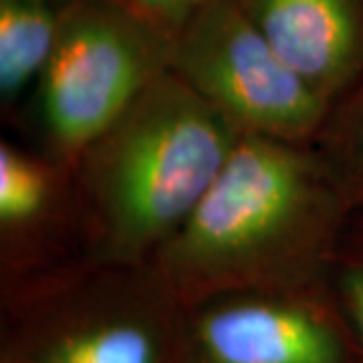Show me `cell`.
Returning <instances> with one entry per match:
<instances>
[{
  "instance_id": "obj_1",
  "label": "cell",
  "mask_w": 363,
  "mask_h": 363,
  "mask_svg": "<svg viewBox=\"0 0 363 363\" xmlns=\"http://www.w3.org/2000/svg\"><path fill=\"white\" fill-rule=\"evenodd\" d=\"M353 208L315 143L245 133L150 267L182 307L327 285Z\"/></svg>"
},
{
  "instance_id": "obj_2",
  "label": "cell",
  "mask_w": 363,
  "mask_h": 363,
  "mask_svg": "<svg viewBox=\"0 0 363 363\" xmlns=\"http://www.w3.org/2000/svg\"><path fill=\"white\" fill-rule=\"evenodd\" d=\"M240 135L174 69L160 75L71 168L95 262L150 264Z\"/></svg>"
},
{
  "instance_id": "obj_3",
  "label": "cell",
  "mask_w": 363,
  "mask_h": 363,
  "mask_svg": "<svg viewBox=\"0 0 363 363\" xmlns=\"http://www.w3.org/2000/svg\"><path fill=\"white\" fill-rule=\"evenodd\" d=\"M168 33L123 2L73 0L39 83V116L55 164L77 157L160 75L172 69Z\"/></svg>"
},
{
  "instance_id": "obj_4",
  "label": "cell",
  "mask_w": 363,
  "mask_h": 363,
  "mask_svg": "<svg viewBox=\"0 0 363 363\" xmlns=\"http://www.w3.org/2000/svg\"><path fill=\"white\" fill-rule=\"evenodd\" d=\"M172 69L242 135L313 143L333 105L286 65L234 0H206L186 21Z\"/></svg>"
},
{
  "instance_id": "obj_5",
  "label": "cell",
  "mask_w": 363,
  "mask_h": 363,
  "mask_svg": "<svg viewBox=\"0 0 363 363\" xmlns=\"http://www.w3.org/2000/svg\"><path fill=\"white\" fill-rule=\"evenodd\" d=\"M180 307L150 264H101L49 293L11 363H182Z\"/></svg>"
},
{
  "instance_id": "obj_6",
  "label": "cell",
  "mask_w": 363,
  "mask_h": 363,
  "mask_svg": "<svg viewBox=\"0 0 363 363\" xmlns=\"http://www.w3.org/2000/svg\"><path fill=\"white\" fill-rule=\"evenodd\" d=\"M325 286L236 291L184 307L182 363H351Z\"/></svg>"
},
{
  "instance_id": "obj_7",
  "label": "cell",
  "mask_w": 363,
  "mask_h": 363,
  "mask_svg": "<svg viewBox=\"0 0 363 363\" xmlns=\"http://www.w3.org/2000/svg\"><path fill=\"white\" fill-rule=\"evenodd\" d=\"M277 55L335 104L363 75V0H234Z\"/></svg>"
},
{
  "instance_id": "obj_8",
  "label": "cell",
  "mask_w": 363,
  "mask_h": 363,
  "mask_svg": "<svg viewBox=\"0 0 363 363\" xmlns=\"http://www.w3.org/2000/svg\"><path fill=\"white\" fill-rule=\"evenodd\" d=\"M59 164H45L9 142L0 143V230L2 242L28 240L52 220L61 202Z\"/></svg>"
},
{
  "instance_id": "obj_9",
  "label": "cell",
  "mask_w": 363,
  "mask_h": 363,
  "mask_svg": "<svg viewBox=\"0 0 363 363\" xmlns=\"http://www.w3.org/2000/svg\"><path fill=\"white\" fill-rule=\"evenodd\" d=\"M59 28V9L49 0H0V95L14 101L39 83Z\"/></svg>"
},
{
  "instance_id": "obj_10",
  "label": "cell",
  "mask_w": 363,
  "mask_h": 363,
  "mask_svg": "<svg viewBox=\"0 0 363 363\" xmlns=\"http://www.w3.org/2000/svg\"><path fill=\"white\" fill-rule=\"evenodd\" d=\"M315 147L325 157L353 206L363 204V83L331 105Z\"/></svg>"
},
{
  "instance_id": "obj_11",
  "label": "cell",
  "mask_w": 363,
  "mask_h": 363,
  "mask_svg": "<svg viewBox=\"0 0 363 363\" xmlns=\"http://www.w3.org/2000/svg\"><path fill=\"white\" fill-rule=\"evenodd\" d=\"M329 283L335 286L363 347V238L359 233H351L350 224L339 245Z\"/></svg>"
},
{
  "instance_id": "obj_12",
  "label": "cell",
  "mask_w": 363,
  "mask_h": 363,
  "mask_svg": "<svg viewBox=\"0 0 363 363\" xmlns=\"http://www.w3.org/2000/svg\"><path fill=\"white\" fill-rule=\"evenodd\" d=\"M204 2L206 0H128V4L133 11H138L150 23L160 26L172 39L178 37L186 21Z\"/></svg>"
},
{
  "instance_id": "obj_13",
  "label": "cell",
  "mask_w": 363,
  "mask_h": 363,
  "mask_svg": "<svg viewBox=\"0 0 363 363\" xmlns=\"http://www.w3.org/2000/svg\"><path fill=\"white\" fill-rule=\"evenodd\" d=\"M49 2H52V0H49ZM69 2H73V0H69ZM111 2H123V4H128V0H111ZM130 6V4H128Z\"/></svg>"
}]
</instances>
